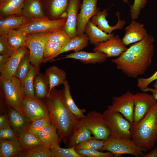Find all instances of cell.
I'll use <instances>...</instances> for the list:
<instances>
[{
  "label": "cell",
  "mask_w": 157,
  "mask_h": 157,
  "mask_svg": "<svg viewBox=\"0 0 157 157\" xmlns=\"http://www.w3.org/2000/svg\"><path fill=\"white\" fill-rule=\"evenodd\" d=\"M144 25L132 20L125 29L124 35L122 39L124 44L128 45L143 40L149 35Z\"/></svg>",
  "instance_id": "9a60e30c"
},
{
  "label": "cell",
  "mask_w": 157,
  "mask_h": 157,
  "mask_svg": "<svg viewBox=\"0 0 157 157\" xmlns=\"http://www.w3.org/2000/svg\"><path fill=\"white\" fill-rule=\"evenodd\" d=\"M98 0H82L76 25L77 36L84 34V29L91 18L100 11L97 6Z\"/></svg>",
  "instance_id": "7c38bea8"
},
{
  "label": "cell",
  "mask_w": 157,
  "mask_h": 157,
  "mask_svg": "<svg viewBox=\"0 0 157 157\" xmlns=\"http://www.w3.org/2000/svg\"><path fill=\"white\" fill-rule=\"evenodd\" d=\"M118 35L95 46L93 51L105 53L108 58L119 56L127 48Z\"/></svg>",
  "instance_id": "5bb4252c"
},
{
  "label": "cell",
  "mask_w": 157,
  "mask_h": 157,
  "mask_svg": "<svg viewBox=\"0 0 157 157\" xmlns=\"http://www.w3.org/2000/svg\"><path fill=\"white\" fill-rule=\"evenodd\" d=\"M134 94L129 91L119 96L113 97L111 105L107 107L109 110L121 113L130 123L133 122Z\"/></svg>",
  "instance_id": "30bf717a"
},
{
  "label": "cell",
  "mask_w": 157,
  "mask_h": 157,
  "mask_svg": "<svg viewBox=\"0 0 157 157\" xmlns=\"http://www.w3.org/2000/svg\"><path fill=\"white\" fill-rule=\"evenodd\" d=\"M0 95L6 105L14 108L26 117L23 108L24 96L23 86L21 81L15 76L9 79L0 77Z\"/></svg>",
  "instance_id": "277c9868"
},
{
  "label": "cell",
  "mask_w": 157,
  "mask_h": 157,
  "mask_svg": "<svg viewBox=\"0 0 157 157\" xmlns=\"http://www.w3.org/2000/svg\"><path fill=\"white\" fill-rule=\"evenodd\" d=\"M27 48L25 46L15 51L8 62L0 69V77L5 79H9L15 76L20 61L28 51Z\"/></svg>",
  "instance_id": "ac0fdd59"
},
{
  "label": "cell",
  "mask_w": 157,
  "mask_h": 157,
  "mask_svg": "<svg viewBox=\"0 0 157 157\" xmlns=\"http://www.w3.org/2000/svg\"><path fill=\"white\" fill-rule=\"evenodd\" d=\"M37 71L31 64L29 70L22 84L24 96L26 97H35L33 87L34 78Z\"/></svg>",
  "instance_id": "e575fe53"
},
{
  "label": "cell",
  "mask_w": 157,
  "mask_h": 157,
  "mask_svg": "<svg viewBox=\"0 0 157 157\" xmlns=\"http://www.w3.org/2000/svg\"><path fill=\"white\" fill-rule=\"evenodd\" d=\"M23 105L25 115L31 121L50 116L47 107L42 99L24 96Z\"/></svg>",
  "instance_id": "4fadbf2b"
},
{
  "label": "cell",
  "mask_w": 157,
  "mask_h": 157,
  "mask_svg": "<svg viewBox=\"0 0 157 157\" xmlns=\"http://www.w3.org/2000/svg\"><path fill=\"white\" fill-rule=\"evenodd\" d=\"M18 138L0 140V157H19L24 150L19 144Z\"/></svg>",
  "instance_id": "484cf974"
},
{
  "label": "cell",
  "mask_w": 157,
  "mask_h": 157,
  "mask_svg": "<svg viewBox=\"0 0 157 157\" xmlns=\"http://www.w3.org/2000/svg\"><path fill=\"white\" fill-rule=\"evenodd\" d=\"M76 151L84 157H115L113 153L108 151L103 152L95 149H82Z\"/></svg>",
  "instance_id": "ee69618b"
},
{
  "label": "cell",
  "mask_w": 157,
  "mask_h": 157,
  "mask_svg": "<svg viewBox=\"0 0 157 157\" xmlns=\"http://www.w3.org/2000/svg\"><path fill=\"white\" fill-rule=\"evenodd\" d=\"M63 47L59 44L47 40L44 48L42 63H46L52 60L53 57Z\"/></svg>",
  "instance_id": "74e56055"
},
{
  "label": "cell",
  "mask_w": 157,
  "mask_h": 157,
  "mask_svg": "<svg viewBox=\"0 0 157 157\" xmlns=\"http://www.w3.org/2000/svg\"><path fill=\"white\" fill-rule=\"evenodd\" d=\"M104 120L111 135L117 138L131 139V124L120 113L107 108L102 113Z\"/></svg>",
  "instance_id": "8992f818"
},
{
  "label": "cell",
  "mask_w": 157,
  "mask_h": 157,
  "mask_svg": "<svg viewBox=\"0 0 157 157\" xmlns=\"http://www.w3.org/2000/svg\"><path fill=\"white\" fill-rule=\"evenodd\" d=\"M9 124L7 110L0 115V129L6 127Z\"/></svg>",
  "instance_id": "7dc6e473"
},
{
  "label": "cell",
  "mask_w": 157,
  "mask_h": 157,
  "mask_svg": "<svg viewBox=\"0 0 157 157\" xmlns=\"http://www.w3.org/2000/svg\"><path fill=\"white\" fill-rule=\"evenodd\" d=\"M6 106L9 124L18 137L21 133L27 130L31 121L14 108L8 105Z\"/></svg>",
  "instance_id": "ffe728a7"
},
{
  "label": "cell",
  "mask_w": 157,
  "mask_h": 157,
  "mask_svg": "<svg viewBox=\"0 0 157 157\" xmlns=\"http://www.w3.org/2000/svg\"><path fill=\"white\" fill-rule=\"evenodd\" d=\"M157 80V70L152 76L147 78H139L137 79V86L143 92L151 83Z\"/></svg>",
  "instance_id": "bcb514c9"
},
{
  "label": "cell",
  "mask_w": 157,
  "mask_h": 157,
  "mask_svg": "<svg viewBox=\"0 0 157 157\" xmlns=\"http://www.w3.org/2000/svg\"><path fill=\"white\" fill-rule=\"evenodd\" d=\"M89 42L88 37L85 34L76 36L71 39L53 57V59L64 52L71 51L74 52L81 51L88 46Z\"/></svg>",
  "instance_id": "f1b7e54d"
},
{
  "label": "cell",
  "mask_w": 157,
  "mask_h": 157,
  "mask_svg": "<svg viewBox=\"0 0 157 157\" xmlns=\"http://www.w3.org/2000/svg\"><path fill=\"white\" fill-rule=\"evenodd\" d=\"M147 3V0H134L133 4L130 6V15L132 20L138 18L141 10L144 8Z\"/></svg>",
  "instance_id": "7bdbcfd3"
},
{
  "label": "cell",
  "mask_w": 157,
  "mask_h": 157,
  "mask_svg": "<svg viewBox=\"0 0 157 157\" xmlns=\"http://www.w3.org/2000/svg\"><path fill=\"white\" fill-rule=\"evenodd\" d=\"M18 140L19 144L24 151L43 144L36 134L27 130L21 133L19 135Z\"/></svg>",
  "instance_id": "d6a6232c"
},
{
  "label": "cell",
  "mask_w": 157,
  "mask_h": 157,
  "mask_svg": "<svg viewBox=\"0 0 157 157\" xmlns=\"http://www.w3.org/2000/svg\"><path fill=\"white\" fill-rule=\"evenodd\" d=\"M43 99L52 122L56 128L60 141L68 143L76 124L81 118L76 116L67 107L62 90L53 88Z\"/></svg>",
  "instance_id": "7a4b0ae2"
},
{
  "label": "cell",
  "mask_w": 157,
  "mask_h": 157,
  "mask_svg": "<svg viewBox=\"0 0 157 157\" xmlns=\"http://www.w3.org/2000/svg\"><path fill=\"white\" fill-rule=\"evenodd\" d=\"M86 127L83 118L78 120L69 138L68 147H72L88 139L94 138Z\"/></svg>",
  "instance_id": "d6986e66"
},
{
  "label": "cell",
  "mask_w": 157,
  "mask_h": 157,
  "mask_svg": "<svg viewBox=\"0 0 157 157\" xmlns=\"http://www.w3.org/2000/svg\"><path fill=\"white\" fill-rule=\"evenodd\" d=\"M27 34L19 28L9 31L6 35L8 41L13 49L16 51L26 46Z\"/></svg>",
  "instance_id": "1f68e13d"
},
{
  "label": "cell",
  "mask_w": 157,
  "mask_h": 157,
  "mask_svg": "<svg viewBox=\"0 0 157 157\" xmlns=\"http://www.w3.org/2000/svg\"><path fill=\"white\" fill-rule=\"evenodd\" d=\"M21 15L32 21L47 18L39 0H25Z\"/></svg>",
  "instance_id": "cb8c5ba5"
},
{
  "label": "cell",
  "mask_w": 157,
  "mask_h": 157,
  "mask_svg": "<svg viewBox=\"0 0 157 157\" xmlns=\"http://www.w3.org/2000/svg\"><path fill=\"white\" fill-rule=\"evenodd\" d=\"M64 88L62 90L65 102L70 111L76 116L79 118H84V114L86 112L85 109L79 108L75 103L71 95L70 86L68 82L66 80L63 83Z\"/></svg>",
  "instance_id": "4dcf8cb0"
},
{
  "label": "cell",
  "mask_w": 157,
  "mask_h": 157,
  "mask_svg": "<svg viewBox=\"0 0 157 157\" xmlns=\"http://www.w3.org/2000/svg\"><path fill=\"white\" fill-rule=\"evenodd\" d=\"M8 42L5 35H0V55H7L11 56L15 52Z\"/></svg>",
  "instance_id": "f6af8a7d"
},
{
  "label": "cell",
  "mask_w": 157,
  "mask_h": 157,
  "mask_svg": "<svg viewBox=\"0 0 157 157\" xmlns=\"http://www.w3.org/2000/svg\"><path fill=\"white\" fill-rule=\"evenodd\" d=\"M51 149L52 157H84L79 154L74 147L63 148L57 146Z\"/></svg>",
  "instance_id": "ab89813d"
},
{
  "label": "cell",
  "mask_w": 157,
  "mask_h": 157,
  "mask_svg": "<svg viewBox=\"0 0 157 157\" xmlns=\"http://www.w3.org/2000/svg\"><path fill=\"white\" fill-rule=\"evenodd\" d=\"M52 123L50 116L35 119L31 121L27 130L36 134L38 131Z\"/></svg>",
  "instance_id": "b9f144b4"
},
{
  "label": "cell",
  "mask_w": 157,
  "mask_h": 157,
  "mask_svg": "<svg viewBox=\"0 0 157 157\" xmlns=\"http://www.w3.org/2000/svg\"><path fill=\"white\" fill-rule=\"evenodd\" d=\"M31 64L28 50L20 61L14 76L19 79L22 84Z\"/></svg>",
  "instance_id": "d590c367"
},
{
  "label": "cell",
  "mask_w": 157,
  "mask_h": 157,
  "mask_svg": "<svg viewBox=\"0 0 157 157\" xmlns=\"http://www.w3.org/2000/svg\"><path fill=\"white\" fill-rule=\"evenodd\" d=\"M71 39L64 29H61L51 32L48 40L59 44L63 47Z\"/></svg>",
  "instance_id": "60d3db41"
},
{
  "label": "cell",
  "mask_w": 157,
  "mask_h": 157,
  "mask_svg": "<svg viewBox=\"0 0 157 157\" xmlns=\"http://www.w3.org/2000/svg\"><path fill=\"white\" fill-rule=\"evenodd\" d=\"M105 140L94 138L87 140L74 147L76 151L82 149H95L101 151Z\"/></svg>",
  "instance_id": "f35d334b"
},
{
  "label": "cell",
  "mask_w": 157,
  "mask_h": 157,
  "mask_svg": "<svg viewBox=\"0 0 157 157\" xmlns=\"http://www.w3.org/2000/svg\"><path fill=\"white\" fill-rule=\"evenodd\" d=\"M36 134L43 144L51 149L60 146V141L56 128L53 123L38 131Z\"/></svg>",
  "instance_id": "603a6c76"
},
{
  "label": "cell",
  "mask_w": 157,
  "mask_h": 157,
  "mask_svg": "<svg viewBox=\"0 0 157 157\" xmlns=\"http://www.w3.org/2000/svg\"><path fill=\"white\" fill-rule=\"evenodd\" d=\"M134 101L133 124L138 123L157 103L152 95L144 92L134 94Z\"/></svg>",
  "instance_id": "8fae6325"
},
{
  "label": "cell",
  "mask_w": 157,
  "mask_h": 157,
  "mask_svg": "<svg viewBox=\"0 0 157 157\" xmlns=\"http://www.w3.org/2000/svg\"><path fill=\"white\" fill-rule=\"evenodd\" d=\"M107 58L105 53L101 51L88 52L80 51L67 55L65 57L59 59L73 58L79 60L84 64H95L103 63L107 60Z\"/></svg>",
  "instance_id": "7402d4cb"
},
{
  "label": "cell",
  "mask_w": 157,
  "mask_h": 157,
  "mask_svg": "<svg viewBox=\"0 0 157 157\" xmlns=\"http://www.w3.org/2000/svg\"><path fill=\"white\" fill-rule=\"evenodd\" d=\"M132 140L147 151L157 142V103L138 123L131 124Z\"/></svg>",
  "instance_id": "3957f363"
},
{
  "label": "cell",
  "mask_w": 157,
  "mask_h": 157,
  "mask_svg": "<svg viewBox=\"0 0 157 157\" xmlns=\"http://www.w3.org/2000/svg\"><path fill=\"white\" fill-rule=\"evenodd\" d=\"M153 88L148 87L143 92H151L153 96L157 100V80L155 81L154 83L153 84Z\"/></svg>",
  "instance_id": "c3c4849f"
},
{
  "label": "cell",
  "mask_w": 157,
  "mask_h": 157,
  "mask_svg": "<svg viewBox=\"0 0 157 157\" xmlns=\"http://www.w3.org/2000/svg\"><path fill=\"white\" fill-rule=\"evenodd\" d=\"M44 73L49 80V89L48 95L53 88L63 84L66 80L67 73L65 71L55 65L47 68Z\"/></svg>",
  "instance_id": "83f0119b"
},
{
  "label": "cell",
  "mask_w": 157,
  "mask_h": 157,
  "mask_svg": "<svg viewBox=\"0 0 157 157\" xmlns=\"http://www.w3.org/2000/svg\"><path fill=\"white\" fill-rule=\"evenodd\" d=\"M20 157H52V156L51 148L42 144L23 151Z\"/></svg>",
  "instance_id": "8d00e7d4"
},
{
  "label": "cell",
  "mask_w": 157,
  "mask_h": 157,
  "mask_svg": "<svg viewBox=\"0 0 157 157\" xmlns=\"http://www.w3.org/2000/svg\"><path fill=\"white\" fill-rule=\"evenodd\" d=\"M151 149L149 153L145 154L144 157H157V146Z\"/></svg>",
  "instance_id": "f907efd6"
},
{
  "label": "cell",
  "mask_w": 157,
  "mask_h": 157,
  "mask_svg": "<svg viewBox=\"0 0 157 157\" xmlns=\"http://www.w3.org/2000/svg\"><path fill=\"white\" fill-rule=\"evenodd\" d=\"M108 8H106L100 11L96 15L92 17L90 21L99 29L105 33L110 34L112 32L116 29H122L126 24V21L120 19V13L117 11L116 15L118 18L117 24L114 26H111L108 24L106 19L108 15L107 12Z\"/></svg>",
  "instance_id": "e0dca14e"
},
{
  "label": "cell",
  "mask_w": 157,
  "mask_h": 157,
  "mask_svg": "<svg viewBox=\"0 0 157 157\" xmlns=\"http://www.w3.org/2000/svg\"><path fill=\"white\" fill-rule=\"evenodd\" d=\"M83 118L86 127L94 138L105 141L111 135L104 120L102 113L95 110L90 111Z\"/></svg>",
  "instance_id": "9c48e42d"
},
{
  "label": "cell",
  "mask_w": 157,
  "mask_h": 157,
  "mask_svg": "<svg viewBox=\"0 0 157 157\" xmlns=\"http://www.w3.org/2000/svg\"><path fill=\"white\" fill-rule=\"evenodd\" d=\"M33 87L36 98L42 99L47 96L49 92V78L44 74L37 72L33 81Z\"/></svg>",
  "instance_id": "4316f807"
},
{
  "label": "cell",
  "mask_w": 157,
  "mask_h": 157,
  "mask_svg": "<svg viewBox=\"0 0 157 157\" xmlns=\"http://www.w3.org/2000/svg\"><path fill=\"white\" fill-rule=\"evenodd\" d=\"M84 32L88 37L89 42L95 46L107 40L114 35L113 33L109 34L101 30L90 21L87 23Z\"/></svg>",
  "instance_id": "d4e9b609"
},
{
  "label": "cell",
  "mask_w": 157,
  "mask_h": 157,
  "mask_svg": "<svg viewBox=\"0 0 157 157\" xmlns=\"http://www.w3.org/2000/svg\"><path fill=\"white\" fill-rule=\"evenodd\" d=\"M51 33L26 35V46L29 49L31 62L37 71H39L40 65L42 63L45 46Z\"/></svg>",
  "instance_id": "52a82bcc"
},
{
  "label": "cell",
  "mask_w": 157,
  "mask_h": 157,
  "mask_svg": "<svg viewBox=\"0 0 157 157\" xmlns=\"http://www.w3.org/2000/svg\"><path fill=\"white\" fill-rule=\"evenodd\" d=\"M155 39L149 35L133 43L119 56L112 60L116 68L128 77L136 78L144 74L151 65Z\"/></svg>",
  "instance_id": "6da1fadb"
},
{
  "label": "cell",
  "mask_w": 157,
  "mask_h": 157,
  "mask_svg": "<svg viewBox=\"0 0 157 157\" xmlns=\"http://www.w3.org/2000/svg\"><path fill=\"white\" fill-rule=\"evenodd\" d=\"M123 1L125 3H128L129 2L128 0H123Z\"/></svg>",
  "instance_id": "f5cc1de1"
},
{
  "label": "cell",
  "mask_w": 157,
  "mask_h": 157,
  "mask_svg": "<svg viewBox=\"0 0 157 157\" xmlns=\"http://www.w3.org/2000/svg\"><path fill=\"white\" fill-rule=\"evenodd\" d=\"M7 139L6 127L0 129V140Z\"/></svg>",
  "instance_id": "816d5d0a"
},
{
  "label": "cell",
  "mask_w": 157,
  "mask_h": 157,
  "mask_svg": "<svg viewBox=\"0 0 157 157\" xmlns=\"http://www.w3.org/2000/svg\"><path fill=\"white\" fill-rule=\"evenodd\" d=\"M11 56L7 55H0V69L6 64Z\"/></svg>",
  "instance_id": "681fc988"
},
{
  "label": "cell",
  "mask_w": 157,
  "mask_h": 157,
  "mask_svg": "<svg viewBox=\"0 0 157 157\" xmlns=\"http://www.w3.org/2000/svg\"><path fill=\"white\" fill-rule=\"evenodd\" d=\"M31 21L19 15H13L0 17V35L6 36L9 31L19 28Z\"/></svg>",
  "instance_id": "44dd1931"
},
{
  "label": "cell",
  "mask_w": 157,
  "mask_h": 157,
  "mask_svg": "<svg viewBox=\"0 0 157 157\" xmlns=\"http://www.w3.org/2000/svg\"><path fill=\"white\" fill-rule=\"evenodd\" d=\"M25 0H0V16L21 15Z\"/></svg>",
  "instance_id": "f546056e"
},
{
  "label": "cell",
  "mask_w": 157,
  "mask_h": 157,
  "mask_svg": "<svg viewBox=\"0 0 157 157\" xmlns=\"http://www.w3.org/2000/svg\"><path fill=\"white\" fill-rule=\"evenodd\" d=\"M82 0H69L67 9V16L64 30L71 39L77 36L76 25L78 12Z\"/></svg>",
  "instance_id": "2e32d148"
},
{
  "label": "cell",
  "mask_w": 157,
  "mask_h": 157,
  "mask_svg": "<svg viewBox=\"0 0 157 157\" xmlns=\"http://www.w3.org/2000/svg\"><path fill=\"white\" fill-rule=\"evenodd\" d=\"M67 18L50 20L47 17L35 19L18 28L23 30L26 34L52 32L64 29Z\"/></svg>",
  "instance_id": "ba28073f"
},
{
  "label": "cell",
  "mask_w": 157,
  "mask_h": 157,
  "mask_svg": "<svg viewBox=\"0 0 157 157\" xmlns=\"http://www.w3.org/2000/svg\"><path fill=\"white\" fill-rule=\"evenodd\" d=\"M109 151L113 153L115 157H120L124 154H129L135 157L143 156V149L138 146L131 139H122L111 135L105 141L101 151Z\"/></svg>",
  "instance_id": "5b68a950"
},
{
  "label": "cell",
  "mask_w": 157,
  "mask_h": 157,
  "mask_svg": "<svg viewBox=\"0 0 157 157\" xmlns=\"http://www.w3.org/2000/svg\"><path fill=\"white\" fill-rule=\"evenodd\" d=\"M69 0H51L49 6V14L54 19H60L62 14L67 11Z\"/></svg>",
  "instance_id": "836d02e7"
}]
</instances>
